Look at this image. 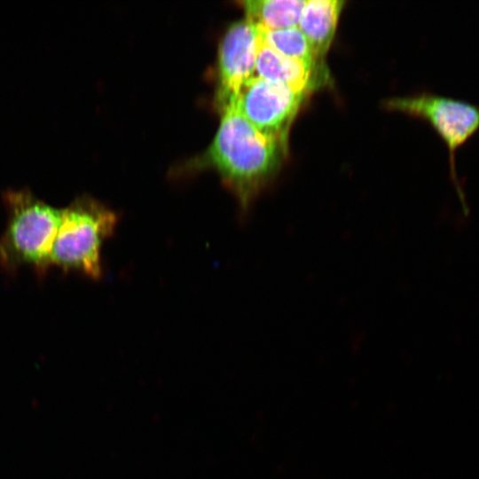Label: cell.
Segmentation results:
<instances>
[{
  "instance_id": "3957f363",
  "label": "cell",
  "mask_w": 479,
  "mask_h": 479,
  "mask_svg": "<svg viewBox=\"0 0 479 479\" xmlns=\"http://www.w3.org/2000/svg\"><path fill=\"white\" fill-rule=\"evenodd\" d=\"M115 214L88 198L62 209L51 254V266L75 271L91 279L102 274L101 247L116 226Z\"/></svg>"
},
{
  "instance_id": "8992f818",
  "label": "cell",
  "mask_w": 479,
  "mask_h": 479,
  "mask_svg": "<svg viewBox=\"0 0 479 479\" xmlns=\"http://www.w3.org/2000/svg\"><path fill=\"white\" fill-rule=\"evenodd\" d=\"M259 43L257 27L246 18L227 29L219 49V101L232 102L242 85L255 76Z\"/></svg>"
},
{
  "instance_id": "6da1fadb",
  "label": "cell",
  "mask_w": 479,
  "mask_h": 479,
  "mask_svg": "<svg viewBox=\"0 0 479 479\" xmlns=\"http://www.w3.org/2000/svg\"><path fill=\"white\" fill-rule=\"evenodd\" d=\"M222 111L221 123L208 156L246 208L276 170L280 152L286 147L254 127L233 103L224 106Z\"/></svg>"
},
{
  "instance_id": "7a4b0ae2",
  "label": "cell",
  "mask_w": 479,
  "mask_h": 479,
  "mask_svg": "<svg viewBox=\"0 0 479 479\" xmlns=\"http://www.w3.org/2000/svg\"><path fill=\"white\" fill-rule=\"evenodd\" d=\"M4 200L8 221L0 237V265L12 271L30 265L43 274L51 266L62 209L45 203L27 189L5 192Z\"/></svg>"
},
{
  "instance_id": "5b68a950",
  "label": "cell",
  "mask_w": 479,
  "mask_h": 479,
  "mask_svg": "<svg viewBox=\"0 0 479 479\" xmlns=\"http://www.w3.org/2000/svg\"><path fill=\"white\" fill-rule=\"evenodd\" d=\"M305 95L255 75L231 103L254 127L286 147L289 128Z\"/></svg>"
},
{
  "instance_id": "277c9868",
  "label": "cell",
  "mask_w": 479,
  "mask_h": 479,
  "mask_svg": "<svg viewBox=\"0 0 479 479\" xmlns=\"http://www.w3.org/2000/svg\"><path fill=\"white\" fill-rule=\"evenodd\" d=\"M386 106L428 122L449 150L451 177L461 201L463 214H469L455 169L457 150L479 130V106L441 95L422 93L389 100Z\"/></svg>"
},
{
  "instance_id": "9c48e42d",
  "label": "cell",
  "mask_w": 479,
  "mask_h": 479,
  "mask_svg": "<svg viewBox=\"0 0 479 479\" xmlns=\"http://www.w3.org/2000/svg\"><path fill=\"white\" fill-rule=\"evenodd\" d=\"M306 0H247L242 2L246 19L269 30L298 26Z\"/></svg>"
},
{
  "instance_id": "52a82bcc",
  "label": "cell",
  "mask_w": 479,
  "mask_h": 479,
  "mask_svg": "<svg viewBox=\"0 0 479 479\" xmlns=\"http://www.w3.org/2000/svg\"><path fill=\"white\" fill-rule=\"evenodd\" d=\"M315 72H318V69L279 53L259 36L255 76L306 94L315 84Z\"/></svg>"
},
{
  "instance_id": "30bf717a",
  "label": "cell",
  "mask_w": 479,
  "mask_h": 479,
  "mask_svg": "<svg viewBox=\"0 0 479 479\" xmlns=\"http://www.w3.org/2000/svg\"><path fill=\"white\" fill-rule=\"evenodd\" d=\"M256 27V26H255ZM257 27L261 40L279 53L302 61L318 70V62L315 59L310 45L298 26L269 30Z\"/></svg>"
},
{
  "instance_id": "ba28073f",
  "label": "cell",
  "mask_w": 479,
  "mask_h": 479,
  "mask_svg": "<svg viewBox=\"0 0 479 479\" xmlns=\"http://www.w3.org/2000/svg\"><path fill=\"white\" fill-rule=\"evenodd\" d=\"M344 3L340 0H306L298 27L318 63L333 42Z\"/></svg>"
}]
</instances>
